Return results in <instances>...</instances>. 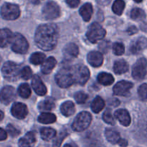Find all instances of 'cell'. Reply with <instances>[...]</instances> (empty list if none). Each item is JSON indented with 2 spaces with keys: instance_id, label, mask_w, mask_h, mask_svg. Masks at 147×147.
<instances>
[{
  "instance_id": "cell-1",
  "label": "cell",
  "mask_w": 147,
  "mask_h": 147,
  "mask_svg": "<svg viewBox=\"0 0 147 147\" xmlns=\"http://www.w3.org/2000/svg\"><path fill=\"white\" fill-rule=\"evenodd\" d=\"M58 39V29L54 24H41L37 27L34 41L41 50L50 51L55 47Z\"/></svg>"
},
{
  "instance_id": "cell-2",
  "label": "cell",
  "mask_w": 147,
  "mask_h": 147,
  "mask_svg": "<svg viewBox=\"0 0 147 147\" xmlns=\"http://www.w3.org/2000/svg\"><path fill=\"white\" fill-rule=\"evenodd\" d=\"M70 71L75 83L84 85L90 78L88 68L83 65H76L70 67Z\"/></svg>"
},
{
  "instance_id": "cell-3",
  "label": "cell",
  "mask_w": 147,
  "mask_h": 147,
  "mask_svg": "<svg viewBox=\"0 0 147 147\" xmlns=\"http://www.w3.org/2000/svg\"><path fill=\"white\" fill-rule=\"evenodd\" d=\"M1 72L6 80L9 81H14L20 78L21 70L19 65L16 64L14 62L8 61L4 64Z\"/></svg>"
},
{
  "instance_id": "cell-4",
  "label": "cell",
  "mask_w": 147,
  "mask_h": 147,
  "mask_svg": "<svg viewBox=\"0 0 147 147\" xmlns=\"http://www.w3.org/2000/svg\"><path fill=\"white\" fill-rule=\"evenodd\" d=\"M55 81L60 88H66L74 83L70 67L61 68L55 76Z\"/></svg>"
},
{
  "instance_id": "cell-5",
  "label": "cell",
  "mask_w": 147,
  "mask_h": 147,
  "mask_svg": "<svg viewBox=\"0 0 147 147\" xmlns=\"http://www.w3.org/2000/svg\"><path fill=\"white\" fill-rule=\"evenodd\" d=\"M11 50L16 53L24 54L27 53L29 48V44L24 36L20 33H15L13 34L11 40Z\"/></svg>"
},
{
  "instance_id": "cell-6",
  "label": "cell",
  "mask_w": 147,
  "mask_h": 147,
  "mask_svg": "<svg viewBox=\"0 0 147 147\" xmlns=\"http://www.w3.org/2000/svg\"><path fill=\"white\" fill-rule=\"evenodd\" d=\"M91 120L92 116L88 112H81L75 119L72 128L76 131H83L88 127Z\"/></svg>"
},
{
  "instance_id": "cell-7",
  "label": "cell",
  "mask_w": 147,
  "mask_h": 147,
  "mask_svg": "<svg viewBox=\"0 0 147 147\" xmlns=\"http://www.w3.org/2000/svg\"><path fill=\"white\" fill-rule=\"evenodd\" d=\"M86 36L90 42L96 43L106 36V30L98 23L94 22L89 27Z\"/></svg>"
},
{
  "instance_id": "cell-8",
  "label": "cell",
  "mask_w": 147,
  "mask_h": 147,
  "mask_svg": "<svg viewBox=\"0 0 147 147\" xmlns=\"http://www.w3.org/2000/svg\"><path fill=\"white\" fill-rule=\"evenodd\" d=\"M1 15L4 20H14L20 17V8L16 4L5 3L1 8Z\"/></svg>"
},
{
  "instance_id": "cell-9",
  "label": "cell",
  "mask_w": 147,
  "mask_h": 147,
  "mask_svg": "<svg viewBox=\"0 0 147 147\" xmlns=\"http://www.w3.org/2000/svg\"><path fill=\"white\" fill-rule=\"evenodd\" d=\"M42 14L47 20L57 18L60 15V7L55 1H48L43 7Z\"/></svg>"
},
{
  "instance_id": "cell-10",
  "label": "cell",
  "mask_w": 147,
  "mask_h": 147,
  "mask_svg": "<svg viewBox=\"0 0 147 147\" xmlns=\"http://www.w3.org/2000/svg\"><path fill=\"white\" fill-rule=\"evenodd\" d=\"M147 61L145 58L139 59L132 67V76L137 80L144 78L146 75Z\"/></svg>"
},
{
  "instance_id": "cell-11",
  "label": "cell",
  "mask_w": 147,
  "mask_h": 147,
  "mask_svg": "<svg viewBox=\"0 0 147 147\" xmlns=\"http://www.w3.org/2000/svg\"><path fill=\"white\" fill-rule=\"evenodd\" d=\"M15 97V89L11 86H5L0 91V101L5 105L9 104L14 100Z\"/></svg>"
},
{
  "instance_id": "cell-12",
  "label": "cell",
  "mask_w": 147,
  "mask_h": 147,
  "mask_svg": "<svg viewBox=\"0 0 147 147\" xmlns=\"http://www.w3.org/2000/svg\"><path fill=\"white\" fill-rule=\"evenodd\" d=\"M133 87V83L131 82L121 80L116 83L113 87V94L116 96H127L129 95V90Z\"/></svg>"
},
{
  "instance_id": "cell-13",
  "label": "cell",
  "mask_w": 147,
  "mask_h": 147,
  "mask_svg": "<svg viewBox=\"0 0 147 147\" xmlns=\"http://www.w3.org/2000/svg\"><path fill=\"white\" fill-rule=\"evenodd\" d=\"M11 114L18 119H23L28 113L27 107L25 104L22 103H14L11 109Z\"/></svg>"
},
{
  "instance_id": "cell-14",
  "label": "cell",
  "mask_w": 147,
  "mask_h": 147,
  "mask_svg": "<svg viewBox=\"0 0 147 147\" xmlns=\"http://www.w3.org/2000/svg\"><path fill=\"white\" fill-rule=\"evenodd\" d=\"M146 48H147V39L144 37H139L136 41L132 42L130 45V51L133 54H138Z\"/></svg>"
},
{
  "instance_id": "cell-15",
  "label": "cell",
  "mask_w": 147,
  "mask_h": 147,
  "mask_svg": "<svg viewBox=\"0 0 147 147\" xmlns=\"http://www.w3.org/2000/svg\"><path fill=\"white\" fill-rule=\"evenodd\" d=\"M32 86L33 89L39 96H45L47 93V88L41 78L38 76H34L32 81Z\"/></svg>"
},
{
  "instance_id": "cell-16",
  "label": "cell",
  "mask_w": 147,
  "mask_h": 147,
  "mask_svg": "<svg viewBox=\"0 0 147 147\" xmlns=\"http://www.w3.org/2000/svg\"><path fill=\"white\" fill-rule=\"evenodd\" d=\"M88 62L93 67H100L103 62V57L100 52L92 51L88 55Z\"/></svg>"
},
{
  "instance_id": "cell-17",
  "label": "cell",
  "mask_w": 147,
  "mask_h": 147,
  "mask_svg": "<svg viewBox=\"0 0 147 147\" xmlns=\"http://www.w3.org/2000/svg\"><path fill=\"white\" fill-rule=\"evenodd\" d=\"M79 50L78 46L73 43L67 44L63 49V55L67 60L76 58L78 55Z\"/></svg>"
},
{
  "instance_id": "cell-18",
  "label": "cell",
  "mask_w": 147,
  "mask_h": 147,
  "mask_svg": "<svg viewBox=\"0 0 147 147\" xmlns=\"http://www.w3.org/2000/svg\"><path fill=\"white\" fill-rule=\"evenodd\" d=\"M115 117L123 126H128L131 123V117L129 112L125 109H119L115 112Z\"/></svg>"
},
{
  "instance_id": "cell-19",
  "label": "cell",
  "mask_w": 147,
  "mask_h": 147,
  "mask_svg": "<svg viewBox=\"0 0 147 147\" xmlns=\"http://www.w3.org/2000/svg\"><path fill=\"white\" fill-rule=\"evenodd\" d=\"M36 142L35 134L32 131L28 132L25 136L20 139L19 146L20 147H32Z\"/></svg>"
},
{
  "instance_id": "cell-20",
  "label": "cell",
  "mask_w": 147,
  "mask_h": 147,
  "mask_svg": "<svg viewBox=\"0 0 147 147\" xmlns=\"http://www.w3.org/2000/svg\"><path fill=\"white\" fill-rule=\"evenodd\" d=\"M12 33L9 29H0V47H5L11 42Z\"/></svg>"
},
{
  "instance_id": "cell-21",
  "label": "cell",
  "mask_w": 147,
  "mask_h": 147,
  "mask_svg": "<svg viewBox=\"0 0 147 147\" xmlns=\"http://www.w3.org/2000/svg\"><path fill=\"white\" fill-rule=\"evenodd\" d=\"M56 61L55 59L53 57H50L47 59H46L44 62L42 63L41 66V70L44 74H49L51 73L52 70L56 65Z\"/></svg>"
},
{
  "instance_id": "cell-22",
  "label": "cell",
  "mask_w": 147,
  "mask_h": 147,
  "mask_svg": "<svg viewBox=\"0 0 147 147\" xmlns=\"http://www.w3.org/2000/svg\"><path fill=\"white\" fill-rule=\"evenodd\" d=\"M79 12L84 21L88 22L91 18L93 14V6L90 3H86L80 7Z\"/></svg>"
},
{
  "instance_id": "cell-23",
  "label": "cell",
  "mask_w": 147,
  "mask_h": 147,
  "mask_svg": "<svg viewBox=\"0 0 147 147\" xmlns=\"http://www.w3.org/2000/svg\"><path fill=\"white\" fill-rule=\"evenodd\" d=\"M129 70V65L125 60H120L116 61L113 65V70L116 74H123Z\"/></svg>"
},
{
  "instance_id": "cell-24",
  "label": "cell",
  "mask_w": 147,
  "mask_h": 147,
  "mask_svg": "<svg viewBox=\"0 0 147 147\" xmlns=\"http://www.w3.org/2000/svg\"><path fill=\"white\" fill-rule=\"evenodd\" d=\"M62 113L65 116H70L75 113V105L72 101H65L60 106Z\"/></svg>"
},
{
  "instance_id": "cell-25",
  "label": "cell",
  "mask_w": 147,
  "mask_h": 147,
  "mask_svg": "<svg viewBox=\"0 0 147 147\" xmlns=\"http://www.w3.org/2000/svg\"><path fill=\"white\" fill-rule=\"evenodd\" d=\"M98 81L103 86H110L113 83L114 78L110 73H100L98 76Z\"/></svg>"
},
{
  "instance_id": "cell-26",
  "label": "cell",
  "mask_w": 147,
  "mask_h": 147,
  "mask_svg": "<svg viewBox=\"0 0 147 147\" xmlns=\"http://www.w3.org/2000/svg\"><path fill=\"white\" fill-rule=\"evenodd\" d=\"M105 136H106V139L111 144H118L121 139L119 133L111 129H106L105 131Z\"/></svg>"
},
{
  "instance_id": "cell-27",
  "label": "cell",
  "mask_w": 147,
  "mask_h": 147,
  "mask_svg": "<svg viewBox=\"0 0 147 147\" xmlns=\"http://www.w3.org/2000/svg\"><path fill=\"white\" fill-rule=\"evenodd\" d=\"M55 107V101L52 98H47L44 100L41 101L39 104L38 108L42 111H51Z\"/></svg>"
},
{
  "instance_id": "cell-28",
  "label": "cell",
  "mask_w": 147,
  "mask_h": 147,
  "mask_svg": "<svg viewBox=\"0 0 147 147\" xmlns=\"http://www.w3.org/2000/svg\"><path fill=\"white\" fill-rule=\"evenodd\" d=\"M56 116L51 113H42L39 116L38 121L44 124H49L55 122Z\"/></svg>"
},
{
  "instance_id": "cell-29",
  "label": "cell",
  "mask_w": 147,
  "mask_h": 147,
  "mask_svg": "<svg viewBox=\"0 0 147 147\" xmlns=\"http://www.w3.org/2000/svg\"><path fill=\"white\" fill-rule=\"evenodd\" d=\"M40 136L45 141H50L56 136V131L51 128H42L40 130Z\"/></svg>"
},
{
  "instance_id": "cell-30",
  "label": "cell",
  "mask_w": 147,
  "mask_h": 147,
  "mask_svg": "<svg viewBox=\"0 0 147 147\" xmlns=\"http://www.w3.org/2000/svg\"><path fill=\"white\" fill-rule=\"evenodd\" d=\"M105 106V102L100 96H97L91 103V109L94 113H99Z\"/></svg>"
},
{
  "instance_id": "cell-31",
  "label": "cell",
  "mask_w": 147,
  "mask_h": 147,
  "mask_svg": "<svg viewBox=\"0 0 147 147\" xmlns=\"http://www.w3.org/2000/svg\"><path fill=\"white\" fill-rule=\"evenodd\" d=\"M45 59V55L42 53H34L30 56V63H32L33 65H40L42 64L43 62Z\"/></svg>"
},
{
  "instance_id": "cell-32",
  "label": "cell",
  "mask_w": 147,
  "mask_h": 147,
  "mask_svg": "<svg viewBox=\"0 0 147 147\" xmlns=\"http://www.w3.org/2000/svg\"><path fill=\"white\" fill-rule=\"evenodd\" d=\"M125 8V2L123 0H116L113 2L112 9L113 11L117 15H121L123 13Z\"/></svg>"
},
{
  "instance_id": "cell-33",
  "label": "cell",
  "mask_w": 147,
  "mask_h": 147,
  "mask_svg": "<svg viewBox=\"0 0 147 147\" xmlns=\"http://www.w3.org/2000/svg\"><path fill=\"white\" fill-rule=\"evenodd\" d=\"M131 17L134 20H143L146 18V14L142 9L134 8L131 11Z\"/></svg>"
},
{
  "instance_id": "cell-34",
  "label": "cell",
  "mask_w": 147,
  "mask_h": 147,
  "mask_svg": "<svg viewBox=\"0 0 147 147\" xmlns=\"http://www.w3.org/2000/svg\"><path fill=\"white\" fill-rule=\"evenodd\" d=\"M18 93L20 96L24 98H27L30 97L31 95V90L29 85L27 83H23L20 85L18 88Z\"/></svg>"
},
{
  "instance_id": "cell-35",
  "label": "cell",
  "mask_w": 147,
  "mask_h": 147,
  "mask_svg": "<svg viewBox=\"0 0 147 147\" xmlns=\"http://www.w3.org/2000/svg\"><path fill=\"white\" fill-rule=\"evenodd\" d=\"M103 119L106 123H109V124L113 125L115 123L114 118H113V115H112V112L110 109H107V110L103 113Z\"/></svg>"
},
{
  "instance_id": "cell-36",
  "label": "cell",
  "mask_w": 147,
  "mask_h": 147,
  "mask_svg": "<svg viewBox=\"0 0 147 147\" xmlns=\"http://www.w3.org/2000/svg\"><path fill=\"white\" fill-rule=\"evenodd\" d=\"M138 93L142 99L144 101H147V84L146 83H144V84L141 85L139 86V89H138Z\"/></svg>"
},
{
  "instance_id": "cell-37",
  "label": "cell",
  "mask_w": 147,
  "mask_h": 147,
  "mask_svg": "<svg viewBox=\"0 0 147 147\" xmlns=\"http://www.w3.org/2000/svg\"><path fill=\"white\" fill-rule=\"evenodd\" d=\"M113 51L116 55H121L125 52L124 45L121 42L114 43L113 45Z\"/></svg>"
},
{
  "instance_id": "cell-38",
  "label": "cell",
  "mask_w": 147,
  "mask_h": 147,
  "mask_svg": "<svg viewBox=\"0 0 147 147\" xmlns=\"http://www.w3.org/2000/svg\"><path fill=\"white\" fill-rule=\"evenodd\" d=\"M75 100L78 103H83L88 99V95L83 92H78L75 94Z\"/></svg>"
},
{
  "instance_id": "cell-39",
  "label": "cell",
  "mask_w": 147,
  "mask_h": 147,
  "mask_svg": "<svg viewBox=\"0 0 147 147\" xmlns=\"http://www.w3.org/2000/svg\"><path fill=\"white\" fill-rule=\"evenodd\" d=\"M20 76L24 80H29L31 78L32 76V72L30 67H24L21 70V73H20Z\"/></svg>"
},
{
  "instance_id": "cell-40",
  "label": "cell",
  "mask_w": 147,
  "mask_h": 147,
  "mask_svg": "<svg viewBox=\"0 0 147 147\" xmlns=\"http://www.w3.org/2000/svg\"><path fill=\"white\" fill-rule=\"evenodd\" d=\"M67 134L65 133V132H61V133L59 134V136H57L56 139L54 140V142H53V147H60L62 142L64 140L65 138L67 136Z\"/></svg>"
},
{
  "instance_id": "cell-41",
  "label": "cell",
  "mask_w": 147,
  "mask_h": 147,
  "mask_svg": "<svg viewBox=\"0 0 147 147\" xmlns=\"http://www.w3.org/2000/svg\"><path fill=\"white\" fill-rule=\"evenodd\" d=\"M7 131L9 133V134L11 136H12V137L17 136L20 134V130L16 129L14 126H13L11 124H9L8 126H7Z\"/></svg>"
},
{
  "instance_id": "cell-42",
  "label": "cell",
  "mask_w": 147,
  "mask_h": 147,
  "mask_svg": "<svg viewBox=\"0 0 147 147\" xmlns=\"http://www.w3.org/2000/svg\"><path fill=\"white\" fill-rule=\"evenodd\" d=\"M109 47H110V42L108 41H103L100 43L99 45V49L104 53H106L107 50H109Z\"/></svg>"
},
{
  "instance_id": "cell-43",
  "label": "cell",
  "mask_w": 147,
  "mask_h": 147,
  "mask_svg": "<svg viewBox=\"0 0 147 147\" xmlns=\"http://www.w3.org/2000/svg\"><path fill=\"white\" fill-rule=\"evenodd\" d=\"M66 3L71 8H76L80 4V0H66Z\"/></svg>"
},
{
  "instance_id": "cell-44",
  "label": "cell",
  "mask_w": 147,
  "mask_h": 147,
  "mask_svg": "<svg viewBox=\"0 0 147 147\" xmlns=\"http://www.w3.org/2000/svg\"><path fill=\"white\" fill-rule=\"evenodd\" d=\"M137 32L138 30L135 26H131V27H129V29L127 30V32L129 33V34H130V35L135 34V33H136Z\"/></svg>"
},
{
  "instance_id": "cell-45",
  "label": "cell",
  "mask_w": 147,
  "mask_h": 147,
  "mask_svg": "<svg viewBox=\"0 0 147 147\" xmlns=\"http://www.w3.org/2000/svg\"><path fill=\"white\" fill-rule=\"evenodd\" d=\"M7 132L4 130V129L0 128V141H4L7 139Z\"/></svg>"
},
{
  "instance_id": "cell-46",
  "label": "cell",
  "mask_w": 147,
  "mask_h": 147,
  "mask_svg": "<svg viewBox=\"0 0 147 147\" xmlns=\"http://www.w3.org/2000/svg\"><path fill=\"white\" fill-rule=\"evenodd\" d=\"M118 144H119V146H122V147H126L128 145V142L126 139H120V140L119 141Z\"/></svg>"
},
{
  "instance_id": "cell-47",
  "label": "cell",
  "mask_w": 147,
  "mask_h": 147,
  "mask_svg": "<svg viewBox=\"0 0 147 147\" xmlns=\"http://www.w3.org/2000/svg\"><path fill=\"white\" fill-rule=\"evenodd\" d=\"M141 29H142L143 31L147 32V24H146V23H144V24H142V25H141Z\"/></svg>"
},
{
  "instance_id": "cell-48",
  "label": "cell",
  "mask_w": 147,
  "mask_h": 147,
  "mask_svg": "<svg viewBox=\"0 0 147 147\" xmlns=\"http://www.w3.org/2000/svg\"><path fill=\"white\" fill-rule=\"evenodd\" d=\"M63 147H78V146L73 143H70V144H65Z\"/></svg>"
},
{
  "instance_id": "cell-49",
  "label": "cell",
  "mask_w": 147,
  "mask_h": 147,
  "mask_svg": "<svg viewBox=\"0 0 147 147\" xmlns=\"http://www.w3.org/2000/svg\"><path fill=\"white\" fill-rule=\"evenodd\" d=\"M30 1H31L32 4H40V1H41V0H30Z\"/></svg>"
},
{
  "instance_id": "cell-50",
  "label": "cell",
  "mask_w": 147,
  "mask_h": 147,
  "mask_svg": "<svg viewBox=\"0 0 147 147\" xmlns=\"http://www.w3.org/2000/svg\"><path fill=\"white\" fill-rule=\"evenodd\" d=\"M4 119V113L1 111H0V121Z\"/></svg>"
},
{
  "instance_id": "cell-51",
  "label": "cell",
  "mask_w": 147,
  "mask_h": 147,
  "mask_svg": "<svg viewBox=\"0 0 147 147\" xmlns=\"http://www.w3.org/2000/svg\"><path fill=\"white\" fill-rule=\"evenodd\" d=\"M135 1H136V2H137V3H139V2H142V1H143V0H134Z\"/></svg>"
},
{
  "instance_id": "cell-52",
  "label": "cell",
  "mask_w": 147,
  "mask_h": 147,
  "mask_svg": "<svg viewBox=\"0 0 147 147\" xmlns=\"http://www.w3.org/2000/svg\"><path fill=\"white\" fill-rule=\"evenodd\" d=\"M1 57H0V62H1Z\"/></svg>"
}]
</instances>
